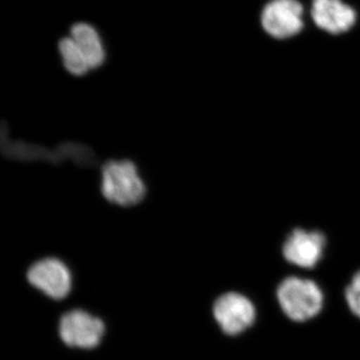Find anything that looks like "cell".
<instances>
[{"label":"cell","mask_w":360,"mask_h":360,"mask_svg":"<svg viewBox=\"0 0 360 360\" xmlns=\"http://www.w3.org/2000/svg\"><path fill=\"white\" fill-rule=\"evenodd\" d=\"M311 16L315 25L333 34L347 32L356 21V13L341 0H314Z\"/></svg>","instance_id":"cell-8"},{"label":"cell","mask_w":360,"mask_h":360,"mask_svg":"<svg viewBox=\"0 0 360 360\" xmlns=\"http://www.w3.org/2000/svg\"><path fill=\"white\" fill-rule=\"evenodd\" d=\"M105 331L101 319L82 309L70 310L61 317L59 335L71 347L92 348L101 342Z\"/></svg>","instance_id":"cell-3"},{"label":"cell","mask_w":360,"mask_h":360,"mask_svg":"<svg viewBox=\"0 0 360 360\" xmlns=\"http://www.w3.org/2000/svg\"><path fill=\"white\" fill-rule=\"evenodd\" d=\"M281 309L293 321H307L321 311L323 295L311 279L288 276L276 290Z\"/></svg>","instance_id":"cell-2"},{"label":"cell","mask_w":360,"mask_h":360,"mask_svg":"<svg viewBox=\"0 0 360 360\" xmlns=\"http://www.w3.org/2000/svg\"><path fill=\"white\" fill-rule=\"evenodd\" d=\"M326 245V236L321 231L296 229L284 241L283 257L290 264L311 269L321 260Z\"/></svg>","instance_id":"cell-7"},{"label":"cell","mask_w":360,"mask_h":360,"mask_svg":"<svg viewBox=\"0 0 360 360\" xmlns=\"http://www.w3.org/2000/svg\"><path fill=\"white\" fill-rule=\"evenodd\" d=\"M32 285L49 297L63 300L71 290L70 270L58 258L49 257L33 264L27 271Z\"/></svg>","instance_id":"cell-5"},{"label":"cell","mask_w":360,"mask_h":360,"mask_svg":"<svg viewBox=\"0 0 360 360\" xmlns=\"http://www.w3.org/2000/svg\"><path fill=\"white\" fill-rule=\"evenodd\" d=\"M262 25L274 39L295 37L304 25L302 4L297 0H271L262 11Z\"/></svg>","instance_id":"cell-4"},{"label":"cell","mask_w":360,"mask_h":360,"mask_svg":"<svg viewBox=\"0 0 360 360\" xmlns=\"http://www.w3.org/2000/svg\"><path fill=\"white\" fill-rule=\"evenodd\" d=\"M345 297L350 309L360 317V270L354 274L352 283L345 288Z\"/></svg>","instance_id":"cell-11"},{"label":"cell","mask_w":360,"mask_h":360,"mask_svg":"<svg viewBox=\"0 0 360 360\" xmlns=\"http://www.w3.org/2000/svg\"><path fill=\"white\" fill-rule=\"evenodd\" d=\"M71 39L75 40L84 53L90 70H94L103 65L105 58L103 42L98 33L91 25L77 23L71 28Z\"/></svg>","instance_id":"cell-9"},{"label":"cell","mask_w":360,"mask_h":360,"mask_svg":"<svg viewBox=\"0 0 360 360\" xmlns=\"http://www.w3.org/2000/svg\"><path fill=\"white\" fill-rule=\"evenodd\" d=\"M213 314L220 328L227 335H238L252 324L255 309L252 302L241 293H224L213 304Z\"/></svg>","instance_id":"cell-6"},{"label":"cell","mask_w":360,"mask_h":360,"mask_svg":"<svg viewBox=\"0 0 360 360\" xmlns=\"http://www.w3.org/2000/svg\"><path fill=\"white\" fill-rule=\"evenodd\" d=\"M101 193L112 205L131 207L144 200L146 188L132 161L110 160L101 169Z\"/></svg>","instance_id":"cell-1"},{"label":"cell","mask_w":360,"mask_h":360,"mask_svg":"<svg viewBox=\"0 0 360 360\" xmlns=\"http://www.w3.org/2000/svg\"><path fill=\"white\" fill-rule=\"evenodd\" d=\"M59 51L66 70L71 75L82 77L90 70L84 53L71 37H65L59 42Z\"/></svg>","instance_id":"cell-10"}]
</instances>
